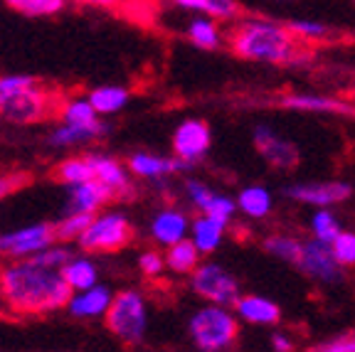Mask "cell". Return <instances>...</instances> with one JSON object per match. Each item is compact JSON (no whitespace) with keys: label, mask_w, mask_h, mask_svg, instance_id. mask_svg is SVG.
Returning a JSON list of instances; mask_svg holds the SVG:
<instances>
[{"label":"cell","mask_w":355,"mask_h":352,"mask_svg":"<svg viewBox=\"0 0 355 352\" xmlns=\"http://www.w3.org/2000/svg\"><path fill=\"white\" fill-rule=\"evenodd\" d=\"M309 42L299 39L286 22L264 20V17H244L227 33V47L234 57L257 64L299 67L313 60Z\"/></svg>","instance_id":"6da1fadb"},{"label":"cell","mask_w":355,"mask_h":352,"mask_svg":"<svg viewBox=\"0 0 355 352\" xmlns=\"http://www.w3.org/2000/svg\"><path fill=\"white\" fill-rule=\"evenodd\" d=\"M72 293L60 269H47L33 259H15L0 271V296L15 313L40 315L67 308Z\"/></svg>","instance_id":"7a4b0ae2"},{"label":"cell","mask_w":355,"mask_h":352,"mask_svg":"<svg viewBox=\"0 0 355 352\" xmlns=\"http://www.w3.org/2000/svg\"><path fill=\"white\" fill-rule=\"evenodd\" d=\"M188 335L193 345L202 352H222L232 350L242 335V320L230 306L220 303H205L188 320Z\"/></svg>","instance_id":"3957f363"},{"label":"cell","mask_w":355,"mask_h":352,"mask_svg":"<svg viewBox=\"0 0 355 352\" xmlns=\"http://www.w3.org/2000/svg\"><path fill=\"white\" fill-rule=\"evenodd\" d=\"M104 323L114 337H119L126 345H139L148 333V303L144 293L136 288L114 293L109 310L104 315Z\"/></svg>","instance_id":"277c9868"},{"label":"cell","mask_w":355,"mask_h":352,"mask_svg":"<svg viewBox=\"0 0 355 352\" xmlns=\"http://www.w3.org/2000/svg\"><path fill=\"white\" fill-rule=\"evenodd\" d=\"M133 239V227L121 212H96L77 239L79 249L87 254H109L128 247Z\"/></svg>","instance_id":"5b68a950"},{"label":"cell","mask_w":355,"mask_h":352,"mask_svg":"<svg viewBox=\"0 0 355 352\" xmlns=\"http://www.w3.org/2000/svg\"><path fill=\"white\" fill-rule=\"evenodd\" d=\"M190 291L205 303H220V306H234L242 296L237 276L215 261L198 264V269L190 274Z\"/></svg>","instance_id":"8992f818"},{"label":"cell","mask_w":355,"mask_h":352,"mask_svg":"<svg viewBox=\"0 0 355 352\" xmlns=\"http://www.w3.org/2000/svg\"><path fill=\"white\" fill-rule=\"evenodd\" d=\"M296 269H299L306 279L316 281L321 286H340L345 281V269L340 266V261L336 259L333 247L316 237L304 242Z\"/></svg>","instance_id":"52a82bcc"},{"label":"cell","mask_w":355,"mask_h":352,"mask_svg":"<svg viewBox=\"0 0 355 352\" xmlns=\"http://www.w3.org/2000/svg\"><path fill=\"white\" fill-rule=\"evenodd\" d=\"M252 143H254V150L259 153V158L264 160L266 166L274 168V170H296L301 163V150L299 146L291 141V138L282 136L277 128L266 126V123H259L252 131Z\"/></svg>","instance_id":"ba28073f"},{"label":"cell","mask_w":355,"mask_h":352,"mask_svg":"<svg viewBox=\"0 0 355 352\" xmlns=\"http://www.w3.org/2000/svg\"><path fill=\"white\" fill-rule=\"evenodd\" d=\"M55 242V225L37 222V225H28L0 234V254L8 259H30V256H35L37 252H42L44 247H50Z\"/></svg>","instance_id":"9c48e42d"},{"label":"cell","mask_w":355,"mask_h":352,"mask_svg":"<svg viewBox=\"0 0 355 352\" xmlns=\"http://www.w3.org/2000/svg\"><path fill=\"white\" fill-rule=\"evenodd\" d=\"M52 109L50 94L40 84H33L28 89H20L17 94L0 101V116L10 123H35L47 116Z\"/></svg>","instance_id":"30bf717a"},{"label":"cell","mask_w":355,"mask_h":352,"mask_svg":"<svg viewBox=\"0 0 355 352\" xmlns=\"http://www.w3.org/2000/svg\"><path fill=\"white\" fill-rule=\"evenodd\" d=\"M286 200H294L311 207H333L343 204L353 195V185L343 180H321V182H294L282 190Z\"/></svg>","instance_id":"8fae6325"},{"label":"cell","mask_w":355,"mask_h":352,"mask_svg":"<svg viewBox=\"0 0 355 352\" xmlns=\"http://www.w3.org/2000/svg\"><path fill=\"white\" fill-rule=\"evenodd\" d=\"M212 148V131L207 121L202 118H185L178 123L173 131V153L178 158L188 160V163H198L202 160Z\"/></svg>","instance_id":"7c38bea8"},{"label":"cell","mask_w":355,"mask_h":352,"mask_svg":"<svg viewBox=\"0 0 355 352\" xmlns=\"http://www.w3.org/2000/svg\"><path fill=\"white\" fill-rule=\"evenodd\" d=\"M282 109L304 111V114H333L355 118V101H345L331 94H284L279 99Z\"/></svg>","instance_id":"4fadbf2b"},{"label":"cell","mask_w":355,"mask_h":352,"mask_svg":"<svg viewBox=\"0 0 355 352\" xmlns=\"http://www.w3.org/2000/svg\"><path fill=\"white\" fill-rule=\"evenodd\" d=\"M193 168V163L178 158H168V155H155V153H133L128 158V170L136 177H146V180H163L168 175H178V173H185Z\"/></svg>","instance_id":"5bb4252c"},{"label":"cell","mask_w":355,"mask_h":352,"mask_svg":"<svg viewBox=\"0 0 355 352\" xmlns=\"http://www.w3.org/2000/svg\"><path fill=\"white\" fill-rule=\"evenodd\" d=\"M190 227H193V222H190V217L185 215L183 209L163 207L150 220V237L161 247H171V244L180 242V239L190 237Z\"/></svg>","instance_id":"9a60e30c"},{"label":"cell","mask_w":355,"mask_h":352,"mask_svg":"<svg viewBox=\"0 0 355 352\" xmlns=\"http://www.w3.org/2000/svg\"><path fill=\"white\" fill-rule=\"evenodd\" d=\"M116 197V193L101 180H84L77 185H69V204L67 212H84V215H96L109 200Z\"/></svg>","instance_id":"2e32d148"},{"label":"cell","mask_w":355,"mask_h":352,"mask_svg":"<svg viewBox=\"0 0 355 352\" xmlns=\"http://www.w3.org/2000/svg\"><path fill=\"white\" fill-rule=\"evenodd\" d=\"M111 301H114L111 288L101 286V283H94V286L82 288V291H74L69 303H67V310H69L74 318H82V320L104 318Z\"/></svg>","instance_id":"e0dca14e"},{"label":"cell","mask_w":355,"mask_h":352,"mask_svg":"<svg viewBox=\"0 0 355 352\" xmlns=\"http://www.w3.org/2000/svg\"><path fill=\"white\" fill-rule=\"evenodd\" d=\"M234 313L239 315L242 323H250V325L282 323V308H279V303H274L272 298H266V296H257V293L239 296L237 303H234Z\"/></svg>","instance_id":"ac0fdd59"},{"label":"cell","mask_w":355,"mask_h":352,"mask_svg":"<svg viewBox=\"0 0 355 352\" xmlns=\"http://www.w3.org/2000/svg\"><path fill=\"white\" fill-rule=\"evenodd\" d=\"M92 158H94L96 180L109 185L116 193V197L131 195L133 185H131V170L128 168H123L116 158H109V155H92Z\"/></svg>","instance_id":"d6986e66"},{"label":"cell","mask_w":355,"mask_h":352,"mask_svg":"<svg viewBox=\"0 0 355 352\" xmlns=\"http://www.w3.org/2000/svg\"><path fill=\"white\" fill-rule=\"evenodd\" d=\"M185 35H188V42L193 44V47L205 50V52H215L225 44V35H222L217 20L210 15H195L193 20L188 22Z\"/></svg>","instance_id":"ffe728a7"},{"label":"cell","mask_w":355,"mask_h":352,"mask_svg":"<svg viewBox=\"0 0 355 352\" xmlns=\"http://www.w3.org/2000/svg\"><path fill=\"white\" fill-rule=\"evenodd\" d=\"M109 133V126L106 123H99V126H79V123H60L57 128H52L50 133V146H57V148H69V146H82L94 141V138H101Z\"/></svg>","instance_id":"44dd1931"},{"label":"cell","mask_w":355,"mask_h":352,"mask_svg":"<svg viewBox=\"0 0 355 352\" xmlns=\"http://www.w3.org/2000/svg\"><path fill=\"white\" fill-rule=\"evenodd\" d=\"M178 8L190 12H198V15H210L215 20L225 22H237L242 17V6L239 0H173Z\"/></svg>","instance_id":"7402d4cb"},{"label":"cell","mask_w":355,"mask_h":352,"mask_svg":"<svg viewBox=\"0 0 355 352\" xmlns=\"http://www.w3.org/2000/svg\"><path fill=\"white\" fill-rule=\"evenodd\" d=\"M225 231H227V225H222V222L212 220L207 215H200L198 220H193L190 239L198 244L202 254H215L225 242Z\"/></svg>","instance_id":"603a6c76"},{"label":"cell","mask_w":355,"mask_h":352,"mask_svg":"<svg viewBox=\"0 0 355 352\" xmlns=\"http://www.w3.org/2000/svg\"><path fill=\"white\" fill-rule=\"evenodd\" d=\"M202 252L198 249V244L193 239H180V242L166 247V269L173 274H193L200 264Z\"/></svg>","instance_id":"cb8c5ba5"},{"label":"cell","mask_w":355,"mask_h":352,"mask_svg":"<svg viewBox=\"0 0 355 352\" xmlns=\"http://www.w3.org/2000/svg\"><path fill=\"white\" fill-rule=\"evenodd\" d=\"M237 207H239V212L247 215L250 220H264V217L272 215L274 197L266 187L250 185V187H242V190H239Z\"/></svg>","instance_id":"d4e9b609"},{"label":"cell","mask_w":355,"mask_h":352,"mask_svg":"<svg viewBox=\"0 0 355 352\" xmlns=\"http://www.w3.org/2000/svg\"><path fill=\"white\" fill-rule=\"evenodd\" d=\"M89 101L94 104L99 116H111L126 109L131 101V91L126 87H116V84H106V87H96L89 91Z\"/></svg>","instance_id":"484cf974"},{"label":"cell","mask_w":355,"mask_h":352,"mask_svg":"<svg viewBox=\"0 0 355 352\" xmlns=\"http://www.w3.org/2000/svg\"><path fill=\"white\" fill-rule=\"evenodd\" d=\"M60 271H62V276H64L67 283L72 286V291H82V288H89V286H94V283H99V269H96L94 261L87 259V256H77V254H74L72 259L67 261Z\"/></svg>","instance_id":"4316f807"},{"label":"cell","mask_w":355,"mask_h":352,"mask_svg":"<svg viewBox=\"0 0 355 352\" xmlns=\"http://www.w3.org/2000/svg\"><path fill=\"white\" fill-rule=\"evenodd\" d=\"M261 249H264L272 259L284 261L288 266L299 264L301 249H304V242L299 237H291V234H269V237L261 242Z\"/></svg>","instance_id":"83f0119b"},{"label":"cell","mask_w":355,"mask_h":352,"mask_svg":"<svg viewBox=\"0 0 355 352\" xmlns=\"http://www.w3.org/2000/svg\"><path fill=\"white\" fill-rule=\"evenodd\" d=\"M57 177L60 182H64L67 187L77 185L84 180H94L96 170H94V158L92 155H82V158H69L64 163H60L57 168Z\"/></svg>","instance_id":"f1b7e54d"},{"label":"cell","mask_w":355,"mask_h":352,"mask_svg":"<svg viewBox=\"0 0 355 352\" xmlns=\"http://www.w3.org/2000/svg\"><path fill=\"white\" fill-rule=\"evenodd\" d=\"M62 121L67 123H79V126H99V111L94 109V104L89 101V96H77V99H69L62 109Z\"/></svg>","instance_id":"f546056e"},{"label":"cell","mask_w":355,"mask_h":352,"mask_svg":"<svg viewBox=\"0 0 355 352\" xmlns=\"http://www.w3.org/2000/svg\"><path fill=\"white\" fill-rule=\"evenodd\" d=\"M340 231H343V227H340L338 217L333 215V209L316 207V212H313V217H311V234H313L316 239H321V242L331 244Z\"/></svg>","instance_id":"4dcf8cb0"},{"label":"cell","mask_w":355,"mask_h":352,"mask_svg":"<svg viewBox=\"0 0 355 352\" xmlns=\"http://www.w3.org/2000/svg\"><path fill=\"white\" fill-rule=\"evenodd\" d=\"M94 215H84V212H67L64 220H60L55 225L57 242H74L84 234V229L89 227Z\"/></svg>","instance_id":"1f68e13d"},{"label":"cell","mask_w":355,"mask_h":352,"mask_svg":"<svg viewBox=\"0 0 355 352\" xmlns=\"http://www.w3.org/2000/svg\"><path fill=\"white\" fill-rule=\"evenodd\" d=\"M12 10L30 17H47L57 15L64 8V0H6Z\"/></svg>","instance_id":"d6a6232c"},{"label":"cell","mask_w":355,"mask_h":352,"mask_svg":"<svg viewBox=\"0 0 355 352\" xmlns=\"http://www.w3.org/2000/svg\"><path fill=\"white\" fill-rule=\"evenodd\" d=\"M237 200L227 197V195L222 193H212V197L205 202V207L200 209V215H207L212 217V220L222 222V225H230V220H232V215L237 212Z\"/></svg>","instance_id":"836d02e7"},{"label":"cell","mask_w":355,"mask_h":352,"mask_svg":"<svg viewBox=\"0 0 355 352\" xmlns=\"http://www.w3.org/2000/svg\"><path fill=\"white\" fill-rule=\"evenodd\" d=\"M286 25L304 42H321V39H326L331 35V28H328L326 22L318 20H301V17H296V20H288Z\"/></svg>","instance_id":"e575fe53"},{"label":"cell","mask_w":355,"mask_h":352,"mask_svg":"<svg viewBox=\"0 0 355 352\" xmlns=\"http://www.w3.org/2000/svg\"><path fill=\"white\" fill-rule=\"evenodd\" d=\"M72 256H74V252L67 247V242H60V244H50V247H44L42 252H37L35 256H30V259L37 261V264H42V266H47V269H62V266L72 259Z\"/></svg>","instance_id":"d590c367"},{"label":"cell","mask_w":355,"mask_h":352,"mask_svg":"<svg viewBox=\"0 0 355 352\" xmlns=\"http://www.w3.org/2000/svg\"><path fill=\"white\" fill-rule=\"evenodd\" d=\"M333 254H336V259L340 261L343 269H353L355 266V231H340L338 237L331 242Z\"/></svg>","instance_id":"8d00e7d4"},{"label":"cell","mask_w":355,"mask_h":352,"mask_svg":"<svg viewBox=\"0 0 355 352\" xmlns=\"http://www.w3.org/2000/svg\"><path fill=\"white\" fill-rule=\"evenodd\" d=\"M311 350L316 352H355V328L343 333H336V335L326 337V340L311 345Z\"/></svg>","instance_id":"74e56055"},{"label":"cell","mask_w":355,"mask_h":352,"mask_svg":"<svg viewBox=\"0 0 355 352\" xmlns=\"http://www.w3.org/2000/svg\"><path fill=\"white\" fill-rule=\"evenodd\" d=\"M139 269L141 274L150 276V279H158L166 269V254L155 252V249H148L139 256Z\"/></svg>","instance_id":"f35d334b"},{"label":"cell","mask_w":355,"mask_h":352,"mask_svg":"<svg viewBox=\"0 0 355 352\" xmlns=\"http://www.w3.org/2000/svg\"><path fill=\"white\" fill-rule=\"evenodd\" d=\"M37 84V79L30 77V74H6V77H0V101L17 94L20 89H28Z\"/></svg>","instance_id":"ab89813d"},{"label":"cell","mask_w":355,"mask_h":352,"mask_svg":"<svg viewBox=\"0 0 355 352\" xmlns=\"http://www.w3.org/2000/svg\"><path fill=\"white\" fill-rule=\"evenodd\" d=\"M212 193H215V190H210V187H207L205 182H200V180H185V195H188L190 204H193L195 209H202V207H205V202L212 197Z\"/></svg>","instance_id":"60d3db41"},{"label":"cell","mask_w":355,"mask_h":352,"mask_svg":"<svg viewBox=\"0 0 355 352\" xmlns=\"http://www.w3.org/2000/svg\"><path fill=\"white\" fill-rule=\"evenodd\" d=\"M28 182V175H6L0 177V200L6 197V195H10L12 190H17L20 185H25Z\"/></svg>","instance_id":"b9f144b4"},{"label":"cell","mask_w":355,"mask_h":352,"mask_svg":"<svg viewBox=\"0 0 355 352\" xmlns=\"http://www.w3.org/2000/svg\"><path fill=\"white\" fill-rule=\"evenodd\" d=\"M294 340L288 335H284V333H274L272 335V350H277V352H291L294 350Z\"/></svg>","instance_id":"7bdbcfd3"},{"label":"cell","mask_w":355,"mask_h":352,"mask_svg":"<svg viewBox=\"0 0 355 352\" xmlns=\"http://www.w3.org/2000/svg\"><path fill=\"white\" fill-rule=\"evenodd\" d=\"M74 3H82V6H99V8H114L119 0H74Z\"/></svg>","instance_id":"ee69618b"},{"label":"cell","mask_w":355,"mask_h":352,"mask_svg":"<svg viewBox=\"0 0 355 352\" xmlns=\"http://www.w3.org/2000/svg\"><path fill=\"white\" fill-rule=\"evenodd\" d=\"M350 96H353V101H355V77H353V82H350Z\"/></svg>","instance_id":"f6af8a7d"}]
</instances>
